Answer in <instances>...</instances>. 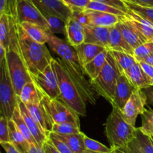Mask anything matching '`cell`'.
I'll list each match as a JSON object with an SVG mask.
<instances>
[{
  "label": "cell",
  "mask_w": 153,
  "mask_h": 153,
  "mask_svg": "<svg viewBox=\"0 0 153 153\" xmlns=\"http://www.w3.org/2000/svg\"><path fill=\"white\" fill-rule=\"evenodd\" d=\"M91 1L104 3V4H108L109 6H111V7H115L117 9H119V10H122L125 13H126L128 11V7L126 5L123 0H91Z\"/></svg>",
  "instance_id": "ee69618b"
},
{
  "label": "cell",
  "mask_w": 153,
  "mask_h": 153,
  "mask_svg": "<svg viewBox=\"0 0 153 153\" xmlns=\"http://www.w3.org/2000/svg\"><path fill=\"white\" fill-rule=\"evenodd\" d=\"M16 26L22 59L30 76L37 74L51 64L53 57L46 44H41L33 40L19 24L16 23Z\"/></svg>",
  "instance_id": "7a4b0ae2"
},
{
  "label": "cell",
  "mask_w": 153,
  "mask_h": 153,
  "mask_svg": "<svg viewBox=\"0 0 153 153\" xmlns=\"http://www.w3.org/2000/svg\"><path fill=\"white\" fill-rule=\"evenodd\" d=\"M11 120L14 123L16 126L17 127L19 131L22 133V134L23 135V137H25V140H26L30 144H37V142L35 141L34 138L33 137L32 134L30 132L29 129H28L25 120H24L23 118H22V115H21L19 107H18V105L16 107V108H15L14 111H13V115H12L11 117Z\"/></svg>",
  "instance_id": "f546056e"
},
{
  "label": "cell",
  "mask_w": 153,
  "mask_h": 153,
  "mask_svg": "<svg viewBox=\"0 0 153 153\" xmlns=\"http://www.w3.org/2000/svg\"><path fill=\"white\" fill-rule=\"evenodd\" d=\"M144 62L147 63V64H150V65L153 66V54L152 55H150L149 57H148L146 60L144 61Z\"/></svg>",
  "instance_id": "11a10c76"
},
{
  "label": "cell",
  "mask_w": 153,
  "mask_h": 153,
  "mask_svg": "<svg viewBox=\"0 0 153 153\" xmlns=\"http://www.w3.org/2000/svg\"><path fill=\"white\" fill-rule=\"evenodd\" d=\"M136 140L143 153H153V142L150 137L143 134L137 128Z\"/></svg>",
  "instance_id": "f35d334b"
},
{
  "label": "cell",
  "mask_w": 153,
  "mask_h": 153,
  "mask_svg": "<svg viewBox=\"0 0 153 153\" xmlns=\"http://www.w3.org/2000/svg\"><path fill=\"white\" fill-rule=\"evenodd\" d=\"M17 98L4 60L0 66V116L11 119L17 106Z\"/></svg>",
  "instance_id": "ba28073f"
},
{
  "label": "cell",
  "mask_w": 153,
  "mask_h": 153,
  "mask_svg": "<svg viewBox=\"0 0 153 153\" xmlns=\"http://www.w3.org/2000/svg\"><path fill=\"white\" fill-rule=\"evenodd\" d=\"M85 153H100V152H91V151H88V150H86L85 152Z\"/></svg>",
  "instance_id": "9f6ffc18"
},
{
  "label": "cell",
  "mask_w": 153,
  "mask_h": 153,
  "mask_svg": "<svg viewBox=\"0 0 153 153\" xmlns=\"http://www.w3.org/2000/svg\"><path fill=\"white\" fill-rule=\"evenodd\" d=\"M42 14L54 15L66 22L72 15V10L61 0H31Z\"/></svg>",
  "instance_id": "7c38bea8"
},
{
  "label": "cell",
  "mask_w": 153,
  "mask_h": 153,
  "mask_svg": "<svg viewBox=\"0 0 153 153\" xmlns=\"http://www.w3.org/2000/svg\"><path fill=\"white\" fill-rule=\"evenodd\" d=\"M128 10L137 13L143 19L149 21L153 25V7H144L124 1Z\"/></svg>",
  "instance_id": "8d00e7d4"
},
{
  "label": "cell",
  "mask_w": 153,
  "mask_h": 153,
  "mask_svg": "<svg viewBox=\"0 0 153 153\" xmlns=\"http://www.w3.org/2000/svg\"><path fill=\"white\" fill-rule=\"evenodd\" d=\"M85 10H96V11L104 12V13H111V14L116 15L118 16H125L126 13L123 12L122 10L117 9L115 7L109 6L108 4H104V3L99 2V1H91V2L88 4Z\"/></svg>",
  "instance_id": "e575fe53"
},
{
  "label": "cell",
  "mask_w": 153,
  "mask_h": 153,
  "mask_svg": "<svg viewBox=\"0 0 153 153\" xmlns=\"http://www.w3.org/2000/svg\"><path fill=\"white\" fill-rule=\"evenodd\" d=\"M27 109L29 111L34 120L39 124L42 129L49 135V133L52 131V126L54 123L49 117V114L46 112V109L43 107L42 103L40 104H27Z\"/></svg>",
  "instance_id": "ac0fdd59"
},
{
  "label": "cell",
  "mask_w": 153,
  "mask_h": 153,
  "mask_svg": "<svg viewBox=\"0 0 153 153\" xmlns=\"http://www.w3.org/2000/svg\"><path fill=\"white\" fill-rule=\"evenodd\" d=\"M49 27V31L52 34H65V22L61 18L54 15L44 13L43 14Z\"/></svg>",
  "instance_id": "1f68e13d"
},
{
  "label": "cell",
  "mask_w": 153,
  "mask_h": 153,
  "mask_svg": "<svg viewBox=\"0 0 153 153\" xmlns=\"http://www.w3.org/2000/svg\"><path fill=\"white\" fill-rule=\"evenodd\" d=\"M0 117H1V116H0Z\"/></svg>",
  "instance_id": "680465c9"
},
{
  "label": "cell",
  "mask_w": 153,
  "mask_h": 153,
  "mask_svg": "<svg viewBox=\"0 0 153 153\" xmlns=\"http://www.w3.org/2000/svg\"><path fill=\"white\" fill-rule=\"evenodd\" d=\"M112 153H143L139 146L137 140L134 138L123 147L112 149Z\"/></svg>",
  "instance_id": "ab89813d"
},
{
  "label": "cell",
  "mask_w": 153,
  "mask_h": 153,
  "mask_svg": "<svg viewBox=\"0 0 153 153\" xmlns=\"http://www.w3.org/2000/svg\"><path fill=\"white\" fill-rule=\"evenodd\" d=\"M85 145L86 150L94 152L100 153H112V149L107 147L102 143H100L97 140L91 139L90 137L85 136Z\"/></svg>",
  "instance_id": "74e56055"
},
{
  "label": "cell",
  "mask_w": 153,
  "mask_h": 153,
  "mask_svg": "<svg viewBox=\"0 0 153 153\" xmlns=\"http://www.w3.org/2000/svg\"><path fill=\"white\" fill-rule=\"evenodd\" d=\"M108 51H117L131 55H134V49H132L123 38L117 24L110 28Z\"/></svg>",
  "instance_id": "ffe728a7"
},
{
  "label": "cell",
  "mask_w": 153,
  "mask_h": 153,
  "mask_svg": "<svg viewBox=\"0 0 153 153\" xmlns=\"http://www.w3.org/2000/svg\"><path fill=\"white\" fill-rule=\"evenodd\" d=\"M6 52H7V50H6L5 48L3 46V45L0 43V66L2 64L3 61L5 60Z\"/></svg>",
  "instance_id": "db71d44e"
},
{
  "label": "cell",
  "mask_w": 153,
  "mask_h": 153,
  "mask_svg": "<svg viewBox=\"0 0 153 153\" xmlns=\"http://www.w3.org/2000/svg\"><path fill=\"white\" fill-rule=\"evenodd\" d=\"M45 153H60L59 151L55 147L52 142L48 139L43 146Z\"/></svg>",
  "instance_id": "c3c4849f"
},
{
  "label": "cell",
  "mask_w": 153,
  "mask_h": 153,
  "mask_svg": "<svg viewBox=\"0 0 153 153\" xmlns=\"http://www.w3.org/2000/svg\"><path fill=\"white\" fill-rule=\"evenodd\" d=\"M121 73L114 58L108 51L105 64L101 73L95 80L91 82L96 93L111 104L113 102L117 83Z\"/></svg>",
  "instance_id": "8992f818"
},
{
  "label": "cell",
  "mask_w": 153,
  "mask_h": 153,
  "mask_svg": "<svg viewBox=\"0 0 153 153\" xmlns=\"http://www.w3.org/2000/svg\"><path fill=\"white\" fill-rule=\"evenodd\" d=\"M17 105L21 115H22V118L25 120V123H26L31 134H32L33 137L34 138L35 141L37 142V145L43 146L45 142L49 139V135L42 129V128L39 126V124L34 120V119L31 117L29 111L27 109L26 105L19 98H17Z\"/></svg>",
  "instance_id": "5bb4252c"
},
{
  "label": "cell",
  "mask_w": 153,
  "mask_h": 153,
  "mask_svg": "<svg viewBox=\"0 0 153 153\" xmlns=\"http://www.w3.org/2000/svg\"><path fill=\"white\" fill-rule=\"evenodd\" d=\"M47 43L49 48L59 56L60 60L77 85L86 102H89L91 104L95 105L97 93L93 88L91 82L85 77V73L79 63L74 47L69 44L67 41L53 34H49Z\"/></svg>",
  "instance_id": "6da1fadb"
},
{
  "label": "cell",
  "mask_w": 153,
  "mask_h": 153,
  "mask_svg": "<svg viewBox=\"0 0 153 153\" xmlns=\"http://www.w3.org/2000/svg\"><path fill=\"white\" fill-rule=\"evenodd\" d=\"M42 94L33 82L25 84L22 88L18 98L25 105L40 104L41 102Z\"/></svg>",
  "instance_id": "484cf974"
},
{
  "label": "cell",
  "mask_w": 153,
  "mask_h": 153,
  "mask_svg": "<svg viewBox=\"0 0 153 153\" xmlns=\"http://www.w3.org/2000/svg\"><path fill=\"white\" fill-rule=\"evenodd\" d=\"M108 52V50L105 49L83 67L84 72H85V75L89 77L90 80H91L90 82L95 80L98 77L100 73H101L102 70L105 64Z\"/></svg>",
  "instance_id": "cb8c5ba5"
},
{
  "label": "cell",
  "mask_w": 153,
  "mask_h": 153,
  "mask_svg": "<svg viewBox=\"0 0 153 153\" xmlns=\"http://www.w3.org/2000/svg\"><path fill=\"white\" fill-rule=\"evenodd\" d=\"M6 63L10 80L17 97L24 85L32 82L30 73L22 59L17 38L12 39L6 52Z\"/></svg>",
  "instance_id": "5b68a950"
},
{
  "label": "cell",
  "mask_w": 153,
  "mask_h": 153,
  "mask_svg": "<svg viewBox=\"0 0 153 153\" xmlns=\"http://www.w3.org/2000/svg\"><path fill=\"white\" fill-rule=\"evenodd\" d=\"M70 10H85L91 0H61Z\"/></svg>",
  "instance_id": "7bdbcfd3"
},
{
  "label": "cell",
  "mask_w": 153,
  "mask_h": 153,
  "mask_svg": "<svg viewBox=\"0 0 153 153\" xmlns=\"http://www.w3.org/2000/svg\"><path fill=\"white\" fill-rule=\"evenodd\" d=\"M85 11L88 16L90 25L96 26L111 28L116 25L121 20V18L123 17L96 10H85Z\"/></svg>",
  "instance_id": "d6986e66"
},
{
  "label": "cell",
  "mask_w": 153,
  "mask_h": 153,
  "mask_svg": "<svg viewBox=\"0 0 153 153\" xmlns=\"http://www.w3.org/2000/svg\"><path fill=\"white\" fill-rule=\"evenodd\" d=\"M124 1L137 4V5L144 6V7H153V0H123Z\"/></svg>",
  "instance_id": "7dc6e473"
},
{
  "label": "cell",
  "mask_w": 153,
  "mask_h": 153,
  "mask_svg": "<svg viewBox=\"0 0 153 153\" xmlns=\"http://www.w3.org/2000/svg\"><path fill=\"white\" fill-rule=\"evenodd\" d=\"M23 28L27 34L35 42L41 44H46L48 43L49 34H52L45 28L30 22H22L19 24Z\"/></svg>",
  "instance_id": "d4e9b609"
},
{
  "label": "cell",
  "mask_w": 153,
  "mask_h": 153,
  "mask_svg": "<svg viewBox=\"0 0 153 153\" xmlns=\"http://www.w3.org/2000/svg\"><path fill=\"white\" fill-rule=\"evenodd\" d=\"M65 35L73 47L82 44L85 42V25L70 16L65 22Z\"/></svg>",
  "instance_id": "e0dca14e"
},
{
  "label": "cell",
  "mask_w": 153,
  "mask_h": 153,
  "mask_svg": "<svg viewBox=\"0 0 153 153\" xmlns=\"http://www.w3.org/2000/svg\"><path fill=\"white\" fill-rule=\"evenodd\" d=\"M55 135L67 143V146L70 148L73 153H85L86 151L85 145V134L82 131L78 134H69V135H59L57 134H55Z\"/></svg>",
  "instance_id": "83f0119b"
},
{
  "label": "cell",
  "mask_w": 153,
  "mask_h": 153,
  "mask_svg": "<svg viewBox=\"0 0 153 153\" xmlns=\"http://www.w3.org/2000/svg\"><path fill=\"white\" fill-rule=\"evenodd\" d=\"M41 103L54 123L67 122L80 126L79 115L59 98L50 99L42 94Z\"/></svg>",
  "instance_id": "9c48e42d"
},
{
  "label": "cell",
  "mask_w": 153,
  "mask_h": 153,
  "mask_svg": "<svg viewBox=\"0 0 153 153\" xmlns=\"http://www.w3.org/2000/svg\"><path fill=\"white\" fill-rule=\"evenodd\" d=\"M134 90L135 88L131 85L127 76L123 73H121L117 80L114 97L111 103L113 108H117L122 110Z\"/></svg>",
  "instance_id": "4fadbf2b"
},
{
  "label": "cell",
  "mask_w": 153,
  "mask_h": 153,
  "mask_svg": "<svg viewBox=\"0 0 153 153\" xmlns=\"http://www.w3.org/2000/svg\"><path fill=\"white\" fill-rule=\"evenodd\" d=\"M49 140L52 142V144L59 151L60 153H73V151L70 149V148L67 146V143H64L63 140H61L58 137H57L54 133H49Z\"/></svg>",
  "instance_id": "60d3db41"
},
{
  "label": "cell",
  "mask_w": 153,
  "mask_h": 153,
  "mask_svg": "<svg viewBox=\"0 0 153 153\" xmlns=\"http://www.w3.org/2000/svg\"><path fill=\"white\" fill-rule=\"evenodd\" d=\"M27 153H45L43 146L37 144H30Z\"/></svg>",
  "instance_id": "f907efd6"
},
{
  "label": "cell",
  "mask_w": 153,
  "mask_h": 153,
  "mask_svg": "<svg viewBox=\"0 0 153 153\" xmlns=\"http://www.w3.org/2000/svg\"><path fill=\"white\" fill-rule=\"evenodd\" d=\"M151 138V140H152V141L153 142V136H151V137H149Z\"/></svg>",
  "instance_id": "6f0895ef"
},
{
  "label": "cell",
  "mask_w": 153,
  "mask_h": 153,
  "mask_svg": "<svg viewBox=\"0 0 153 153\" xmlns=\"http://www.w3.org/2000/svg\"><path fill=\"white\" fill-rule=\"evenodd\" d=\"M7 11L13 16L17 24L30 22L49 31L44 16L31 0H13L8 4Z\"/></svg>",
  "instance_id": "52a82bcc"
},
{
  "label": "cell",
  "mask_w": 153,
  "mask_h": 153,
  "mask_svg": "<svg viewBox=\"0 0 153 153\" xmlns=\"http://www.w3.org/2000/svg\"><path fill=\"white\" fill-rule=\"evenodd\" d=\"M32 82L43 95L50 99H58L60 97V90L58 87L56 73L52 67V64L44 70L36 75L31 76Z\"/></svg>",
  "instance_id": "30bf717a"
},
{
  "label": "cell",
  "mask_w": 153,
  "mask_h": 153,
  "mask_svg": "<svg viewBox=\"0 0 153 153\" xmlns=\"http://www.w3.org/2000/svg\"><path fill=\"white\" fill-rule=\"evenodd\" d=\"M139 63H140V66H141L142 69L144 71V73L147 76L148 79H149V82L151 83V85L153 86V66L144 62V61H142V62Z\"/></svg>",
  "instance_id": "bcb514c9"
},
{
  "label": "cell",
  "mask_w": 153,
  "mask_h": 153,
  "mask_svg": "<svg viewBox=\"0 0 153 153\" xmlns=\"http://www.w3.org/2000/svg\"><path fill=\"white\" fill-rule=\"evenodd\" d=\"M3 143H10L8 131V120L0 117V144Z\"/></svg>",
  "instance_id": "b9f144b4"
},
{
  "label": "cell",
  "mask_w": 153,
  "mask_h": 153,
  "mask_svg": "<svg viewBox=\"0 0 153 153\" xmlns=\"http://www.w3.org/2000/svg\"><path fill=\"white\" fill-rule=\"evenodd\" d=\"M138 129L145 135L153 136V110L145 109L141 114V126Z\"/></svg>",
  "instance_id": "d6a6232c"
},
{
  "label": "cell",
  "mask_w": 153,
  "mask_h": 153,
  "mask_svg": "<svg viewBox=\"0 0 153 153\" xmlns=\"http://www.w3.org/2000/svg\"><path fill=\"white\" fill-rule=\"evenodd\" d=\"M112 56L114 58L120 70L122 73L126 75L137 61L134 56L130 54L117 51H110Z\"/></svg>",
  "instance_id": "f1b7e54d"
},
{
  "label": "cell",
  "mask_w": 153,
  "mask_h": 153,
  "mask_svg": "<svg viewBox=\"0 0 153 153\" xmlns=\"http://www.w3.org/2000/svg\"><path fill=\"white\" fill-rule=\"evenodd\" d=\"M7 9H8L7 0H0V16L7 13Z\"/></svg>",
  "instance_id": "816d5d0a"
},
{
  "label": "cell",
  "mask_w": 153,
  "mask_h": 153,
  "mask_svg": "<svg viewBox=\"0 0 153 153\" xmlns=\"http://www.w3.org/2000/svg\"><path fill=\"white\" fill-rule=\"evenodd\" d=\"M0 153H1V152H0Z\"/></svg>",
  "instance_id": "91938a15"
},
{
  "label": "cell",
  "mask_w": 153,
  "mask_h": 153,
  "mask_svg": "<svg viewBox=\"0 0 153 153\" xmlns=\"http://www.w3.org/2000/svg\"><path fill=\"white\" fill-rule=\"evenodd\" d=\"M51 64L58 79L60 100L71 108L79 116H86V101L60 58H53Z\"/></svg>",
  "instance_id": "3957f363"
},
{
  "label": "cell",
  "mask_w": 153,
  "mask_h": 153,
  "mask_svg": "<svg viewBox=\"0 0 153 153\" xmlns=\"http://www.w3.org/2000/svg\"><path fill=\"white\" fill-rule=\"evenodd\" d=\"M153 54V40L146 42L134 49V58L137 62L144 61Z\"/></svg>",
  "instance_id": "d590c367"
},
{
  "label": "cell",
  "mask_w": 153,
  "mask_h": 153,
  "mask_svg": "<svg viewBox=\"0 0 153 153\" xmlns=\"http://www.w3.org/2000/svg\"><path fill=\"white\" fill-rule=\"evenodd\" d=\"M71 16L83 25H90L89 19H88V16L87 13H85V10H73Z\"/></svg>",
  "instance_id": "f6af8a7d"
},
{
  "label": "cell",
  "mask_w": 153,
  "mask_h": 153,
  "mask_svg": "<svg viewBox=\"0 0 153 153\" xmlns=\"http://www.w3.org/2000/svg\"><path fill=\"white\" fill-rule=\"evenodd\" d=\"M126 76L135 89L145 90L152 87L147 76L137 61Z\"/></svg>",
  "instance_id": "7402d4cb"
},
{
  "label": "cell",
  "mask_w": 153,
  "mask_h": 153,
  "mask_svg": "<svg viewBox=\"0 0 153 153\" xmlns=\"http://www.w3.org/2000/svg\"><path fill=\"white\" fill-rule=\"evenodd\" d=\"M10 19L8 12L0 16V43L7 50L10 44Z\"/></svg>",
  "instance_id": "4dcf8cb0"
},
{
  "label": "cell",
  "mask_w": 153,
  "mask_h": 153,
  "mask_svg": "<svg viewBox=\"0 0 153 153\" xmlns=\"http://www.w3.org/2000/svg\"><path fill=\"white\" fill-rule=\"evenodd\" d=\"M137 128L124 120L120 109L113 108L105 123V135L111 149L123 147L136 137Z\"/></svg>",
  "instance_id": "277c9868"
},
{
  "label": "cell",
  "mask_w": 153,
  "mask_h": 153,
  "mask_svg": "<svg viewBox=\"0 0 153 153\" xmlns=\"http://www.w3.org/2000/svg\"><path fill=\"white\" fill-rule=\"evenodd\" d=\"M51 132L59 135H69L81 132L80 126L72 123H54Z\"/></svg>",
  "instance_id": "836d02e7"
},
{
  "label": "cell",
  "mask_w": 153,
  "mask_h": 153,
  "mask_svg": "<svg viewBox=\"0 0 153 153\" xmlns=\"http://www.w3.org/2000/svg\"><path fill=\"white\" fill-rule=\"evenodd\" d=\"M74 49L77 54L79 61L82 68L84 66L88 64L94 58H95L99 54L106 49L102 46H97V45L92 44V43H85V42L74 47Z\"/></svg>",
  "instance_id": "44dd1931"
},
{
  "label": "cell",
  "mask_w": 153,
  "mask_h": 153,
  "mask_svg": "<svg viewBox=\"0 0 153 153\" xmlns=\"http://www.w3.org/2000/svg\"><path fill=\"white\" fill-rule=\"evenodd\" d=\"M109 33L110 28L93 25H85V43L102 46L108 50Z\"/></svg>",
  "instance_id": "2e32d148"
},
{
  "label": "cell",
  "mask_w": 153,
  "mask_h": 153,
  "mask_svg": "<svg viewBox=\"0 0 153 153\" xmlns=\"http://www.w3.org/2000/svg\"><path fill=\"white\" fill-rule=\"evenodd\" d=\"M146 103L147 97L143 90H134L128 101L121 110L124 120L129 125L135 126L137 117L144 111Z\"/></svg>",
  "instance_id": "8fae6325"
},
{
  "label": "cell",
  "mask_w": 153,
  "mask_h": 153,
  "mask_svg": "<svg viewBox=\"0 0 153 153\" xmlns=\"http://www.w3.org/2000/svg\"><path fill=\"white\" fill-rule=\"evenodd\" d=\"M8 131L10 142L19 151L22 153H27L30 143L25 140L22 133L19 131L17 127L12 121L11 119L8 120Z\"/></svg>",
  "instance_id": "4316f807"
},
{
  "label": "cell",
  "mask_w": 153,
  "mask_h": 153,
  "mask_svg": "<svg viewBox=\"0 0 153 153\" xmlns=\"http://www.w3.org/2000/svg\"><path fill=\"white\" fill-rule=\"evenodd\" d=\"M117 25L123 38L132 49H136L148 41L146 37L126 18V16L121 18V20L118 22Z\"/></svg>",
  "instance_id": "9a60e30c"
},
{
  "label": "cell",
  "mask_w": 153,
  "mask_h": 153,
  "mask_svg": "<svg viewBox=\"0 0 153 153\" xmlns=\"http://www.w3.org/2000/svg\"><path fill=\"white\" fill-rule=\"evenodd\" d=\"M143 91H144L146 97H147V102H149L150 104H152L153 105V89H151L149 88H147V89L143 90Z\"/></svg>",
  "instance_id": "f5cc1de1"
},
{
  "label": "cell",
  "mask_w": 153,
  "mask_h": 153,
  "mask_svg": "<svg viewBox=\"0 0 153 153\" xmlns=\"http://www.w3.org/2000/svg\"><path fill=\"white\" fill-rule=\"evenodd\" d=\"M125 16L146 37L148 41L153 40V25L149 21L130 10L126 13Z\"/></svg>",
  "instance_id": "603a6c76"
},
{
  "label": "cell",
  "mask_w": 153,
  "mask_h": 153,
  "mask_svg": "<svg viewBox=\"0 0 153 153\" xmlns=\"http://www.w3.org/2000/svg\"><path fill=\"white\" fill-rule=\"evenodd\" d=\"M6 153H22L19 152L11 143H3L0 144Z\"/></svg>",
  "instance_id": "681fc988"
}]
</instances>
